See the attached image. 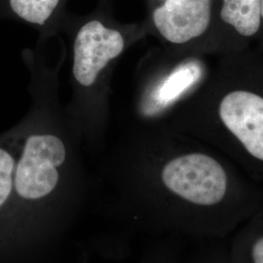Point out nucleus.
<instances>
[{"mask_svg":"<svg viewBox=\"0 0 263 263\" xmlns=\"http://www.w3.org/2000/svg\"><path fill=\"white\" fill-rule=\"evenodd\" d=\"M213 18L214 0H166L152 15L155 28L165 40L176 45L197 43L202 49Z\"/></svg>","mask_w":263,"mask_h":263,"instance_id":"obj_4","label":"nucleus"},{"mask_svg":"<svg viewBox=\"0 0 263 263\" xmlns=\"http://www.w3.org/2000/svg\"><path fill=\"white\" fill-rule=\"evenodd\" d=\"M262 25L261 0H220L202 52L220 57L251 49Z\"/></svg>","mask_w":263,"mask_h":263,"instance_id":"obj_3","label":"nucleus"},{"mask_svg":"<svg viewBox=\"0 0 263 263\" xmlns=\"http://www.w3.org/2000/svg\"><path fill=\"white\" fill-rule=\"evenodd\" d=\"M194 94L195 137L263 187V51L218 57Z\"/></svg>","mask_w":263,"mask_h":263,"instance_id":"obj_1","label":"nucleus"},{"mask_svg":"<svg viewBox=\"0 0 263 263\" xmlns=\"http://www.w3.org/2000/svg\"><path fill=\"white\" fill-rule=\"evenodd\" d=\"M231 263H263V207L227 238Z\"/></svg>","mask_w":263,"mask_h":263,"instance_id":"obj_7","label":"nucleus"},{"mask_svg":"<svg viewBox=\"0 0 263 263\" xmlns=\"http://www.w3.org/2000/svg\"><path fill=\"white\" fill-rule=\"evenodd\" d=\"M210 67L201 57H190L164 76L151 93L154 112L160 111L193 95L206 80Z\"/></svg>","mask_w":263,"mask_h":263,"instance_id":"obj_6","label":"nucleus"},{"mask_svg":"<svg viewBox=\"0 0 263 263\" xmlns=\"http://www.w3.org/2000/svg\"><path fill=\"white\" fill-rule=\"evenodd\" d=\"M261 3H262V24H263V0H261ZM257 48L256 49H258V50H260V51H263V25H262V30H261V33H260V36L258 38V40H257Z\"/></svg>","mask_w":263,"mask_h":263,"instance_id":"obj_11","label":"nucleus"},{"mask_svg":"<svg viewBox=\"0 0 263 263\" xmlns=\"http://www.w3.org/2000/svg\"><path fill=\"white\" fill-rule=\"evenodd\" d=\"M15 160L8 151L0 148V208L9 199L14 187Z\"/></svg>","mask_w":263,"mask_h":263,"instance_id":"obj_10","label":"nucleus"},{"mask_svg":"<svg viewBox=\"0 0 263 263\" xmlns=\"http://www.w3.org/2000/svg\"><path fill=\"white\" fill-rule=\"evenodd\" d=\"M66 159L61 139L53 135H33L25 144L14 175V187L28 202L46 200L59 183V168Z\"/></svg>","mask_w":263,"mask_h":263,"instance_id":"obj_2","label":"nucleus"},{"mask_svg":"<svg viewBox=\"0 0 263 263\" xmlns=\"http://www.w3.org/2000/svg\"><path fill=\"white\" fill-rule=\"evenodd\" d=\"M59 0H10L13 11L22 19L43 26L52 15Z\"/></svg>","mask_w":263,"mask_h":263,"instance_id":"obj_8","label":"nucleus"},{"mask_svg":"<svg viewBox=\"0 0 263 263\" xmlns=\"http://www.w3.org/2000/svg\"><path fill=\"white\" fill-rule=\"evenodd\" d=\"M124 49L122 34L97 21L79 29L74 42L72 72L77 82L90 87L106 65Z\"/></svg>","mask_w":263,"mask_h":263,"instance_id":"obj_5","label":"nucleus"},{"mask_svg":"<svg viewBox=\"0 0 263 263\" xmlns=\"http://www.w3.org/2000/svg\"><path fill=\"white\" fill-rule=\"evenodd\" d=\"M191 263H231L227 239L198 241L197 251Z\"/></svg>","mask_w":263,"mask_h":263,"instance_id":"obj_9","label":"nucleus"}]
</instances>
